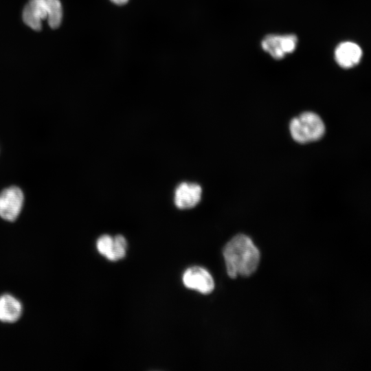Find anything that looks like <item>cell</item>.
<instances>
[{"instance_id": "obj_1", "label": "cell", "mask_w": 371, "mask_h": 371, "mask_svg": "<svg viewBox=\"0 0 371 371\" xmlns=\"http://www.w3.org/2000/svg\"><path fill=\"white\" fill-rule=\"evenodd\" d=\"M223 257L228 276H248L257 269L260 254L252 240L245 234L233 237L223 248Z\"/></svg>"}, {"instance_id": "obj_2", "label": "cell", "mask_w": 371, "mask_h": 371, "mask_svg": "<svg viewBox=\"0 0 371 371\" xmlns=\"http://www.w3.org/2000/svg\"><path fill=\"white\" fill-rule=\"evenodd\" d=\"M24 23L34 30H40L42 22L47 20L51 28L59 27L63 9L59 0H30L22 14Z\"/></svg>"}, {"instance_id": "obj_3", "label": "cell", "mask_w": 371, "mask_h": 371, "mask_svg": "<svg viewBox=\"0 0 371 371\" xmlns=\"http://www.w3.org/2000/svg\"><path fill=\"white\" fill-rule=\"evenodd\" d=\"M289 131L295 142L306 144L321 139L325 133V125L317 114L306 111L291 120Z\"/></svg>"}, {"instance_id": "obj_4", "label": "cell", "mask_w": 371, "mask_h": 371, "mask_svg": "<svg viewBox=\"0 0 371 371\" xmlns=\"http://www.w3.org/2000/svg\"><path fill=\"white\" fill-rule=\"evenodd\" d=\"M297 43V38L294 34H269L262 40L261 46L272 58L279 60L293 52Z\"/></svg>"}, {"instance_id": "obj_5", "label": "cell", "mask_w": 371, "mask_h": 371, "mask_svg": "<svg viewBox=\"0 0 371 371\" xmlns=\"http://www.w3.org/2000/svg\"><path fill=\"white\" fill-rule=\"evenodd\" d=\"M21 190L12 186L3 190L0 194V216L12 221L19 216L23 203Z\"/></svg>"}, {"instance_id": "obj_6", "label": "cell", "mask_w": 371, "mask_h": 371, "mask_svg": "<svg viewBox=\"0 0 371 371\" xmlns=\"http://www.w3.org/2000/svg\"><path fill=\"white\" fill-rule=\"evenodd\" d=\"M186 287L203 294H209L214 289V281L207 270L201 267L187 269L182 277Z\"/></svg>"}, {"instance_id": "obj_7", "label": "cell", "mask_w": 371, "mask_h": 371, "mask_svg": "<svg viewBox=\"0 0 371 371\" xmlns=\"http://www.w3.org/2000/svg\"><path fill=\"white\" fill-rule=\"evenodd\" d=\"M96 247L100 254L108 260L116 261L125 256L127 242L122 235H117L113 238L104 234L98 239Z\"/></svg>"}, {"instance_id": "obj_8", "label": "cell", "mask_w": 371, "mask_h": 371, "mask_svg": "<svg viewBox=\"0 0 371 371\" xmlns=\"http://www.w3.org/2000/svg\"><path fill=\"white\" fill-rule=\"evenodd\" d=\"M201 192V187L197 183H181L175 191V204L182 210L194 207L199 203Z\"/></svg>"}, {"instance_id": "obj_9", "label": "cell", "mask_w": 371, "mask_h": 371, "mask_svg": "<svg viewBox=\"0 0 371 371\" xmlns=\"http://www.w3.org/2000/svg\"><path fill=\"white\" fill-rule=\"evenodd\" d=\"M362 57L361 47L352 41L342 42L335 50V59L342 68H351L357 65Z\"/></svg>"}, {"instance_id": "obj_10", "label": "cell", "mask_w": 371, "mask_h": 371, "mask_svg": "<svg viewBox=\"0 0 371 371\" xmlns=\"http://www.w3.org/2000/svg\"><path fill=\"white\" fill-rule=\"evenodd\" d=\"M21 303L10 295L0 297V320L5 322H14L21 316Z\"/></svg>"}, {"instance_id": "obj_11", "label": "cell", "mask_w": 371, "mask_h": 371, "mask_svg": "<svg viewBox=\"0 0 371 371\" xmlns=\"http://www.w3.org/2000/svg\"><path fill=\"white\" fill-rule=\"evenodd\" d=\"M112 3L117 5H124L129 0H110Z\"/></svg>"}]
</instances>
